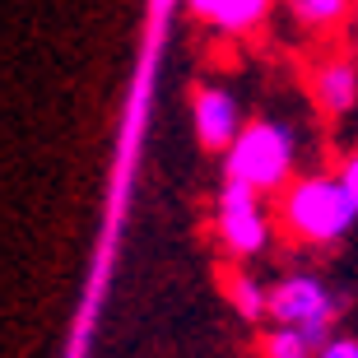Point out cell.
Masks as SVG:
<instances>
[{
    "label": "cell",
    "mask_w": 358,
    "mask_h": 358,
    "mask_svg": "<svg viewBox=\"0 0 358 358\" xmlns=\"http://www.w3.org/2000/svg\"><path fill=\"white\" fill-rule=\"evenodd\" d=\"M214 233H219V242H224V252L233 256V261H256V256L270 247V238H275L266 196L252 191L247 182L224 177L219 210H214Z\"/></svg>",
    "instance_id": "cell-3"
},
{
    "label": "cell",
    "mask_w": 358,
    "mask_h": 358,
    "mask_svg": "<svg viewBox=\"0 0 358 358\" xmlns=\"http://www.w3.org/2000/svg\"><path fill=\"white\" fill-rule=\"evenodd\" d=\"M261 358H317V345H312L298 326L275 321V326L261 335Z\"/></svg>",
    "instance_id": "cell-9"
},
{
    "label": "cell",
    "mask_w": 358,
    "mask_h": 358,
    "mask_svg": "<svg viewBox=\"0 0 358 358\" xmlns=\"http://www.w3.org/2000/svg\"><path fill=\"white\" fill-rule=\"evenodd\" d=\"M270 317L284 321V326H298L321 349L335 335L340 293L317 275H284L279 284H270Z\"/></svg>",
    "instance_id": "cell-4"
},
{
    "label": "cell",
    "mask_w": 358,
    "mask_h": 358,
    "mask_svg": "<svg viewBox=\"0 0 358 358\" xmlns=\"http://www.w3.org/2000/svg\"><path fill=\"white\" fill-rule=\"evenodd\" d=\"M312 98L326 117H349L358 107V66L349 56H326L312 70Z\"/></svg>",
    "instance_id": "cell-6"
},
{
    "label": "cell",
    "mask_w": 358,
    "mask_h": 358,
    "mask_svg": "<svg viewBox=\"0 0 358 358\" xmlns=\"http://www.w3.org/2000/svg\"><path fill=\"white\" fill-rule=\"evenodd\" d=\"M289 14H293L303 28H317V33H326V28H335V24L349 14V0H289Z\"/></svg>",
    "instance_id": "cell-10"
},
{
    "label": "cell",
    "mask_w": 358,
    "mask_h": 358,
    "mask_svg": "<svg viewBox=\"0 0 358 358\" xmlns=\"http://www.w3.org/2000/svg\"><path fill=\"white\" fill-rule=\"evenodd\" d=\"M200 24L219 28V33H252L266 24L275 0H186Z\"/></svg>",
    "instance_id": "cell-7"
},
{
    "label": "cell",
    "mask_w": 358,
    "mask_h": 358,
    "mask_svg": "<svg viewBox=\"0 0 358 358\" xmlns=\"http://www.w3.org/2000/svg\"><path fill=\"white\" fill-rule=\"evenodd\" d=\"M293 168H298V135L270 117L247 121L242 135L224 149V177L247 182L261 196H279L293 182Z\"/></svg>",
    "instance_id": "cell-2"
},
{
    "label": "cell",
    "mask_w": 358,
    "mask_h": 358,
    "mask_svg": "<svg viewBox=\"0 0 358 358\" xmlns=\"http://www.w3.org/2000/svg\"><path fill=\"white\" fill-rule=\"evenodd\" d=\"M340 177H345V186L354 191V200H358V149H349V154H345V163H340Z\"/></svg>",
    "instance_id": "cell-12"
},
{
    "label": "cell",
    "mask_w": 358,
    "mask_h": 358,
    "mask_svg": "<svg viewBox=\"0 0 358 358\" xmlns=\"http://www.w3.org/2000/svg\"><path fill=\"white\" fill-rule=\"evenodd\" d=\"M191 121H196V140L210 149V154H224L242 135V126H247L238 98H233L224 84H200L196 98H191Z\"/></svg>",
    "instance_id": "cell-5"
},
{
    "label": "cell",
    "mask_w": 358,
    "mask_h": 358,
    "mask_svg": "<svg viewBox=\"0 0 358 358\" xmlns=\"http://www.w3.org/2000/svg\"><path fill=\"white\" fill-rule=\"evenodd\" d=\"M317 358H358V340L354 335H331V340L317 349Z\"/></svg>",
    "instance_id": "cell-11"
},
{
    "label": "cell",
    "mask_w": 358,
    "mask_h": 358,
    "mask_svg": "<svg viewBox=\"0 0 358 358\" xmlns=\"http://www.w3.org/2000/svg\"><path fill=\"white\" fill-rule=\"evenodd\" d=\"M279 224L289 228L293 242L307 247H331V242L349 238L358 224V200L345 186L340 173H307L293 177L279 191Z\"/></svg>",
    "instance_id": "cell-1"
},
{
    "label": "cell",
    "mask_w": 358,
    "mask_h": 358,
    "mask_svg": "<svg viewBox=\"0 0 358 358\" xmlns=\"http://www.w3.org/2000/svg\"><path fill=\"white\" fill-rule=\"evenodd\" d=\"M224 293H228V303H233V312H238L242 321L270 317V289L252 275V270H233V275L224 279Z\"/></svg>",
    "instance_id": "cell-8"
}]
</instances>
